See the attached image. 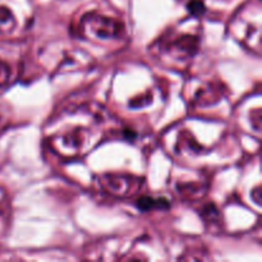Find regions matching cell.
I'll return each mask as SVG.
<instances>
[{
  "instance_id": "1",
  "label": "cell",
  "mask_w": 262,
  "mask_h": 262,
  "mask_svg": "<svg viewBox=\"0 0 262 262\" xmlns=\"http://www.w3.org/2000/svg\"><path fill=\"white\" fill-rule=\"evenodd\" d=\"M161 201L163 200H154L150 199V197H145V199H141L140 202H138V207H141L142 210H148L155 207L156 205H160L161 206Z\"/></svg>"
}]
</instances>
